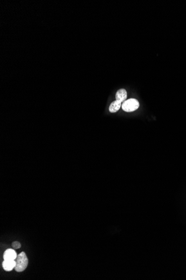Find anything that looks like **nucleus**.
<instances>
[{
    "label": "nucleus",
    "mask_w": 186,
    "mask_h": 280,
    "mask_svg": "<svg viewBox=\"0 0 186 280\" xmlns=\"http://www.w3.org/2000/svg\"><path fill=\"white\" fill-rule=\"evenodd\" d=\"M16 266L14 269L18 272H23L27 268L28 265V258L26 253L23 252L17 256L16 258Z\"/></svg>",
    "instance_id": "nucleus-1"
},
{
    "label": "nucleus",
    "mask_w": 186,
    "mask_h": 280,
    "mask_svg": "<svg viewBox=\"0 0 186 280\" xmlns=\"http://www.w3.org/2000/svg\"><path fill=\"white\" fill-rule=\"evenodd\" d=\"M139 107V103L135 98H130L126 100L122 105V107L124 111L130 113L137 110Z\"/></svg>",
    "instance_id": "nucleus-2"
},
{
    "label": "nucleus",
    "mask_w": 186,
    "mask_h": 280,
    "mask_svg": "<svg viewBox=\"0 0 186 280\" xmlns=\"http://www.w3.org/2000/svg\"><path fill=\"white\" fill-rule=\"evenodd\" d=\"M16 252L12 249H8L4 252L3 254V259L6 261H11L16 260L17 257Z\"/></svg>",
    "instance_id": "nucleus-3"
},
{
    "label": "nucleus",
    "mask_w": 186,
    "mask_h": 280,
    "mask_svg": "<svg viewBox=\"0 0 186 280\" xmlns=\"http://www.w3.org/2000/svg\"><path fill=\"white\" fill-rule=\"evenodd\" d=\"M127 97V93L126 90L124 88H121L118 90L115 94L116 100L119 101L121 103L124 102L126 100Z\"/></svg>",
    "instance_id": "nucleus-4"
},
{
    "label": "nucleus",
    "mask_w": 186,
    "mask_h": 280,
    "mask_svg": "<svg viewBox=\"0 0 186 280\" xmlns=\"http://www.w3.org/2000/svg\"><path fill=\"white\" fill-rule=\"evenodd\" d=\"M16 266V261L14 260L11 261H6L4 260L2 263V267L3 269L6 271H10L12 269L14 268Z\"/></svg>",
    "instance_id": "nucleus-5"
},
{
    "label": "nucleus",
    "mask_w": 186,
    "mask_h": 280,
    "mask_svg": "<svg viewBox=\"0 0 186 280\" xmlns=\"http://www.w3.org/2000/svg\"><path fill=\"white\" fill-rule=\"evenodd\" d=\"M122 103L117 100H115L110 105L109 107V111L111 113H115L117 112L120 109Z\"/></svg>",
    "instance_id": "nucleus-6"
},
{
    "label": "nucleus",
    "mask_w": 186,
    "mask_h": 280,
    "mask_svg": "<svg viewBox=\"0 0 186 280\" xmlns=\"http://www.w3.org/2000/svg\"><path fill=\"white\" fill-rule=\"evenodd\" d=\"M12 247L14 248L19 249L20 248L21 245V244L19 242H14L12 243Z\"/></svg>",
    "instance_id": "nucleus-7"
}]
</instances>
